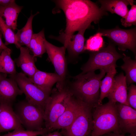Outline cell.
I'll list each match as a JSON object with an SVG mask.
<instances>
[{
    "label": "cell",
    "instance_id": "cell-14",
    "mask_svg": "<svg viewBox=\"0 0 136 136\" xmlns=\"http://www.w3.org/2000/svg\"><path fill=\"white\" fill-rule=\"evenodd\" d=\"M7 76L6 74L0 73V102L12 104L17 97L23 93L16 81Z\"/></svg>",
    "mask_w": 136,
    "mask_h": 136
},
{
    "label": "cell",
    "instance_id": "cell-10",
    "mask_svg": "<svg viewBox=\"0 0 136 136\" xmlns=\"http://www.w3.org/2000/svg\"><path fill=\"white\" fill-rule=\"evenodd\" d=\"M45 45L48 58L54 66L55 73L59 78L56 88L61 89L63 87L68 76L67 61L65 57L66 48L64 46H56L46 40L45 42Z\"/></svg>",
    "mask_w": 136,
    "mask_h": 136
},
{
    "label": "cell",
    "instance_id": "cell-30",
    "mask_svg": "<svg viewBox=\"0 0 136 136\" xmlns=\"http://www.w3.org/2000/svg\"><path fill=\"white\" fill-rule=\"evenodd\" d=\"M127 100L130 106L136 110V86L133 84L127 88Z\"/></svg>",
    "mask_w": 136,
    "mask_h": 136
},
{
    "label": "cell",
    "instance_id": "cell-18",
    "mask_svg": "<svg viewBox=\"0 0 136 136\" xmlns=\"http://www.w3.org/2000/svg\"><path fill=\"white\" fill-rule=\"evenodd\" d=\"M28 78L37 86L50 93H51L54 85L59 81V77L55 73H47L39 70Z\"/></svg>",
    "mask_w": 136,
    "mask_h": 136
},
{
    "label": "cell",
    "instance_id": "cell-3",
    "mask_svg": "<svg viewBox=\"0 0 136 136\" xmlns=\"http://www.w3.org/2000/svg\"><path fill=\"white\" fill-rule=\"evenodd\" d=\"M110 132L121 133L116 103L109 101L93 108L92 128L90 136H101Z\"/></svg>",
    "mask_w": 136,
    "mask_h": 136
},
{
    "label": "cell",
    "instance_id": "cell-27",
    "mask_svg": "<svg viewBox=\"0 0 136 136\" xmlns=\"http://www.w3.org/2000/svg\"><path fill=\"white\" fill-rule=\"evenodd\" d=\"M0 30L5 39L4 43L6 46L12 44L15 45L16 48L20 49L21 47L17 43L14 31L5 23L4 20L0 16Z\"/></svg>",
    "mask_w": 136,
    "mask_h": 136
},
{
    "label": "cell",
    "instance_id": "cell-1",
    "mask_svg": "<svg viewBox=\"0 0 136 136\" xmlns=\"http://www.w3.org/2000/svg\"><path fill=\"white\" fill-rule=\"evenodd\" d=\"M65 16V28L58 38H66L75 32L87 27L92 22L97 24L107 12L102 10L97 4L89 0H59L55 1Z\"/></svg>",
    "mask_w": 136,
    "mask_h": 136
},
{
    "label": "cell",
    "instance_id": "cell-23",
    "mask_svg": "<svg viewBox=\"0 0 136 136\" xmlns=\"http://www.w3.org/2000/svg\"><path fill=\"white\" fill-rule=\"evenodd\" d=\"M45 39L44 29L39 33H33L30 41L28 49L35 57H41L46 52L45 45Z\"/></svg>",
    "mask_w": 136,
    "mask_h": 136
},
{
    "label": "cell",
    "instance_id": "cell-11",
    "mask_svg": "<svg viewBox=\"0 0 136 136\" xmlns=\"http://www.w3.org/2000/svg\"><path fill=\"white\" fill-rule=\"evenodd\" d=\"M116 106L121 134L136 133V110L118 103Z\"/></svg>",
    "mask_w": 136,
    "mask_h": 136
},
{
    "label": "cell",
    "instance_id": "cell-32",
    "mask_svg": "<svg viewBox=\"0 0 136 136\" xmlns=\"http://www.w3.org/2000/svg\"><path fill=\"white\" fill-rule=\"evenodd\" d=\"M41 136H64L61 132L55 131L41 135Z\"/></svg>",
    "mask_w": 136,
    "mask_h": 136
},
{
    "label": "cell",
    "instance_id": "cell-33",
    "mask_svg": "<svg viewBox=\"0 0 136 136\" xmlns=\"http://www.w3.org/2000/svg\"><path fill=\"white\" fill-rule=\"evenodd\" d=\"M101 136H136V133L130 134L129 135L126 136L122 134L110 132L105 134Z\"/></svg>",
    "mask_w": 136,
    "mask_h": 136
},
{
    "label": "cell",
    "instance_id": "cell-29",
    "mask_svg": "<svg viewBox=\"0 0 136 136\" xmlns=\"http://www.w3.org/2000/svg\"><path fill=\"white\" fill-rule=\"evenodd\" d=\"M130 5L131 8L126 17L124 19L122 18L120 20L121 24L125 27L136 25V5L134 3Z\"/></svg>",
    "mask_w": 136,
    "mask_h": 136
},
{
    "label": "cell",
    "instance_id": "cell-5",
    "mask_svg": "<svg viewBox=\"0 0 136 136\" xmlns=\"http://www.w3.org/2000/svg\"><path fill=\"white\" fill-rule=\"evenodd\" d=\"M123 57V55L116 51L114 44L110 42L107 47L99 51L91 52L88 61L81 68L82 72L80 74L101 69L107 73L110 67L114 64L117 65V61Z\"/></svg>",
    "mask_w": 136,
    "mask_h": 136
},
{
    "label": "cell",
    "instance_id": "cell-37",
    "mask_svg": "<svg viewBox=\"0 0 136 136\" xmlns=\"http://www.w3.org/2000/svg\"></svg>",
    "mask_w": 136,
    "mask_h": 136
},
{
    "label": "cell",
    "instance_id": "cell-12",
    "mask_svg": "<svg viewBox=\"0 0 136 136\" xmlns=\"http://www.w3.org/2000/svg\"><path fill=\"white\" fill-rule=\"evenodd\" d=\"M12 105L0 102V133L24 129L13 109Z\"/></svg>",
    "mask_w": 136,
    "mask_h": 136
},
{
    "label": "cell",
    "instance_id": "cell-36",
    "mask_svg": "<svg viewBox=\"0 0 136 136\" xmlns=\"http://www.w3.org/2000/svg\"></svg>",
    "mask_w": 136,
    "mask_h": 136
},
{
    "label": "cell",
    "instance_id": "cell-9",
    "mask_svg": "<svg viewBox=\"0 0 136 136\" xmlns=\"http://www.w3.org/2000/svg\"><path fill=\"white\" fill-rule=\"evenodd\" d=\"M97 32L102 36H106L117 45L119 50L125 51L127 49L131 51L136 55V27L129 29L120 28L118 26L109 29H99Z\"/></svg>",
    "mask_w": 136,
    "mask_h": 136
},
{
    "label": "cell",
    "instance_id": "cell-8",
    "mask_svg": "<svg viewBox=\"0 0 136 136\" xmlns=\"http://www.w3.org/2000/svg\"><path fill=\"white\" fill-rule=\"evenodd\" d=\"M79 100L78 108L73 122L67 129L61 132L64 136H90L93 108Z\"/></svg>",
    "mask_w": 136,
    "mask_h": 136
},
{
    "label": "cell",
    "instance_id": "cell-21",
    "mask_svg": "<svg viewBox=\"0 0 136 136\" xmlns=\"http://www.w3.org/2000/svg\"><path fill=\"white\" fill-rule=\"evenodd\" d=\"M39 13L37 12L33 15L31 13L30 16L24 27L18 30L15 34V38L17 43L21 46L25 45L28 48L30 40L33 34L32 28V21L34 17Z\"/></svg>",
    "mask_w": 136,
    "mask_h": 136
},
{
    "label": "cell",
    "instance_id": "cell-6",
    "mask_svg": "<svg viewBox=\"0 0 136 136\" xmlns=\"http://www.w3.org/2000/svg\"><path fill=\"white\" fill-rule=\"evenodd\" d=\"M14 112L26 130H39L45 128L44 111L26 100L16 105Z\"/></svg>",
    "mask_w": 136,
    "mask_h": 136
},
{
    "label": "cell",
    "instance_id": "cell-28",
    "mask_svg": "<svg viewBox=\"0 0 136 136\" xmlns=\"http://www.w3.org/2000/svg\"><path fill=\"white\" fill-rule=\"evenodd\" d=\"M51 132L50 130L45 128L41 130L34 131L18 129L0 136H38Z\"/></svg>",
    "mask_w": 136,
    "mask_h": 136
},
{
    "label": "cell",
    "instance_id": "cell-22",
    "mask_svg": "<svg viewBox=\"0 0 136 136\" xmlns=\"http://www.w3.org/2000/svg\"><path fill=\"white\" fill-rule=\"evenodd\" d=\"M117 65H113L110 67L105 78L101 80L100 84V95L98 105L102 103L103 99L107 97L112 88L114 78L117 73L116 68Z\"/></svg>",
    "mask_w": 136,
    "mask_h": 136
},
{
    "label": "cell",
    "instance_id": "cell-34",
    "mask_svg": "<svg viewBox=\"0 0 136 136\" xmlns=\"http://www.w3.org/2000/svg\"><path fill=\"white\" fill-rule=\"evenodd\" d=\"M2 35L0 31V49L3 50L7 49L8 48L3 42L2 40Z\"/></svg>",
    "mask_w": 136,
    "mask_h": 136
},
{
    "label": "cell",
    "instance_id": "cell-2",
    "mask_svg": "<svg viewBox=\"0 0 136 136\" xmlns=\"http://www.w3.org/2000/svg\"><path fill=\"white\" fill-rule=\"evenodd\" d=\"M99 73L90 72L74 76H68L64 86L75 98L94 108L98 105L101 80L106 73L100 69Z\"/></svg>",
    "mask_w": 136,
    "mask_h": 136
},
{
    "label": "cell",
    "instance_id": "cell-35",
    "mask_svg": "<svg viewBox=\"0 0 136 136\" xmlns=\"http://www.w3.org/2000/svg\"><path fill=\"white\" fill-rule=\"evenodd\" d=\"M3 50L0 49V55Z\"/></svg>",
    "mask_w": 136,
    "mask_h": 136
},
{
    "label": "cell",
    "instance_id": "cell-31",
    "mask_svg": "<svg viewBox=\"0 0 136 136\" xmlns=\"http://www.w3.org/2000/svg\"><path fill=\"white\" fill-rule=\"evenodd\" d=\"M15 2L14 0H0V6H7Z\"/></svg>",
    "mask_w": 136,
    "mask_h": 136
},
{
    "label": "cell",
    "instance_id": "cell-4",
    "mask_svg": "<svg viewBox=\"0 0 136 136\" xmlns=\"http://www.w3.org/2000/svg\"><path fill=\"white\" fill-rule=\"evenodd\" d=\"M71 95L65 86L52 90L44 111L45 128L52 131V126L66 109Z\"/></svg>",
    "mask_w": 136,
    "mask_h": 136
},
{
    "label": "cell",
    "instance_id": "cell-20",
    "mask_svg": "<svg viewBox=\"0 0 136 136\" xmlns=\"http://www.w3.org/2000/svg\"><path fill=\"white\" fill-rule=\"evenodd\" d=\"M23 8L15 2L7 6H0V16L13 31L17 29L18 17Z\"/></svg>",
    "mask_w": 136,
    "mask_h": 136
},
{
    "label": "cell",
    "instance_id": "cell-16",
    "mask_svg": "<svg viewBox=\"0 0 136 136\" xmlns=\"http://www.w3.org/2000/svg\"><path fill=\"white\" fill-rule=\"evenodd\" d=\"M127 88L126 77L123 73L115 76L112 88L107 97L109 101L129 106L127 100Z\"/></svg>",
    "mask_w": 136,
    "mask_h": 136
},
{
    "label": "cell",
    "instance_id": "cell-19",
    "mask_svg": "<svg viewBox=\"0 0 136 136\" xmlns=\"http://www.w3.org/2000/svg\"><path fill=\"white\" fill-rule=\"evenodd\" d=\"M98 2L101 5L100 8L102 10L116 14L124 19L129 11L128 6L134 2L132 0H99Z\"/></svg>",
    "mask_w": 136,
    "mask_h": 136
},
{
    "label": "cell",
    "instance_id": "cell-13",
    "mask_svg": "<svg viewBox=\"0 0 136 136\" xmlns=\"http://www.w3.org/2000/svg\"><path fill=\"white\" fill-rule=\"evenodd\" d=\"M87 27L78 31L77 33L64 38L55 39L61 43L67 49L69 60L74 61L80 54L85 51V42L86 39L84 34Z\"/></svg>",
    "mask_w": 136,
    "mask_h": 136
},
{
    "label": "cell",
    "instance_id": "cell-25",
    "mask_svg": "<svg viewBox=\"0 0 136 136\" xmlns=\"http://www.w3.org/2000/svg\"><path fill=\"white\" fill-rule=\"evenodd\" d=\"M122 55L124 63L120 67L125 73L127 84L129 86L136 82V60L132 59L124 53Z\"/></svg>",
    "mask_w": 136,
    "mask_h": 136
},
{
    "label": "cell",
    "instance_id": "cell-7",
    "mask_svg": "<svg viewBox=\"0 0 136 136\" xmlns=\"http://www.w3.org/2000/svg\"><path fill=\"white\" fill-rule=\"evenodd\" d=\"M10 78L16 82L19 87L26 96V100L38 106L44 111L51 93L37 86L23 73L9 75Z\"/></svg>",
    "mask_w": 136,
    "mask_h": 136
},
{
    "label": "cell",
    "instance_id": "cell-17",
    "mask_svg": "<svg viewBox=\"0 0 136 136\" xmlns=\"http://www.w3.org/2000/svg\"><path fill=\"white\" fill-rule=\"evenodd\" d=\"M20 54L14 61L21 68L23 73L28 78L31 77L38 70L35 64L36 57L30 54V50L26 47L21 46L20 48Z\"/></svg>",
    "mask_w": 136,
    "mask_h": 136
},
{
    "label": "cell",
    "instance_id": "cell-15",
    "mask_svg": "<svg viewBox=\"0 0 136 136\" xmlns=\"http://www.w3.org/2000/svg\"><path fill=\"white\" fill-rule=\"evenodd\" d=\"M79 105V100L72 94L66 109L53 125L51 131L60 129L65 130L67 129L75 119Z\"/></svg>",
    "mask_w": 136,
    "mask_h": 136
},
{
    "label": "cell",
    "instance_id": "cell-24",
    "mask_svg": "<svg viewBox=\"0 0 136 136\" xmlns=\"http://www.w3.org/2000/svg\"><path fill=\"white\" fill-rule=\"evenodd\" d=\"M11 50L8 48L3 50L0 55V73L13 75L16 71L15 61L11 56Z\"/></svg>",
    "mask_w": 136,
    "mask_h": 136
},
{
    "label": "cell",
    "instance_id": "cell-26",
    "mask_svg": "<svg viewBox=\"0 0 136 136\" xmlns=\"http://www.w3.org/2000/svg\"><path fill=\"white\" fill-rule=\"evenodd\" d=\"M101 33L98 32L87 39L85 45V51L91 52L99 51L104 47V42Z\"/></svg>",
    "mask_w": 136,
    "mask_h": 136
}]
</instances>
